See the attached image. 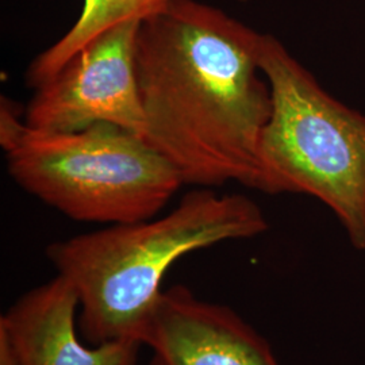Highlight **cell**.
Returning <instances> with one entry per match:
<instances>
[{
  "instance_id": "8992f818",
  "label": "cell",
  "mask_w": 365,
  "mask_h": 365,
  "mask_svg": "<svg viewBox=\"0 0 365 365\" xmlns=\"http://www.w3.org/2000/svg\"><path fill=\"white\" fill-rule=\"evenodd\" d=\"M140 341L152 351L150 365H280L235 310L180 284L161 292Z\"/></svg>"
},
{
  "instance_id": "277c9868",
  "label": "cell",
  "mask_w": 365,
  "mask_h": 365,
  "mask_svg": "<svg viewBox=\"0 0 365 365\" xmlns=\"http://www.w3.org/2000/svg\"><path fill=\"white\" fill-rule=\"evenodd\" d=\"M259 66L272 114L261 134L269 194H306L365 249V115L331 96L279 39L262 34Z\"/></svg>"
},
{
  "instance_id": "5b68a950",
  "label": "cell",
  "mask_w": 365,
  "mask_h": 365,
  "mask_svg": "<svg viewBox=\"0 0 365 365\" xmlns=\"http://www.w3.org/2000/svg\"><path fill=\"white\" fill-rule=\"evenodd\" d=\"M140 26V21H129L106 30L36 88L25 110L27 126L78 131L111 123L143 137L144 108L135 71Z\"/></svg>"
},
{
  "instance_id": "9c48e42d",
  "label": "cell",
  "mask_w": 365,
  "mask_h": 365,
  "mask_svg": "<svg viewBox=\"0 0 365 365\" xmlns=\"http://www.w3.org/2000/svg\"><path fill=\"white\" fill-rule=\"evenodd\" d=\"M0 365H21L11 339L3 327H0Z\"/></svg>"
},
{
  "instance_id": "6da1fadb",
  "label": "cell",
  "mask_w": 365,
  "mask_h": 365,
  "mask_svg": "<svg viewBox=\"0 0 365 365\" xmlns=\"http://www.w3.org/2000/svg\"><path fill=\"white\" fill-rule=\"evenodd\" d=\"M262 33L197 0H170L141 22L135 71L143 138L202 188L235 182L269 194L261 134L272 93L261 78Z\"/></svg>"
},
{
  "instance_id": "7a4b0ae2",
  "label": "cell",
  "mask_w": 365,
  "mask_h": 365,
  "mask_svg": "<svg viewBox=\"0 0 365 365\" xmlns=\"http://www.w3.org/2000/svg\"><path fill=\"white\" fill-rule=\"evenodd\" d=\"M267 229V218L248 196L202 188L185 194L165 215L57 241L46 256L57 274L76 289L78 331L86 342L140 341L176 261Z\"/></svg>"
},
{
  "instance_id": "52a82bcc",
  "label": "cell",
  "mask_w": 365,
  "mask_h": 365,
  "mask_svg": "<svg viewBox=\"0 0 365 365\" xmlns=\"http://www.w3.org/2000/svg\"><path fill=\"white\" fill-rule=\"evenodd\" d=\"M76 289L63 276L25 292L1 315L21 365H137V339L84 344L80 339Z\"/></svg>"
},
{
  "instance_id": "3957f363",
  "label": "cell",
  "mask_w": 365,
  "mask_h": 365,
  "mask_svg": "<svg viewBox=\"0 0 365 365\" xmlns=\"http://www.w3.org/2000/svg\"><path fill=\"white\" fill-rule=\"evenodd\" d=\"M0 143L16 184L68 218L106 225L157 217L180 173L144 138L111 123L45 131L1 105Z\"/></svg>"
},
{
  "instance_id": "ba28073f",
  "label": "cell",
  "mask_w": 365,
  "mask_h": 365,
  "mask_svg": "<svg viewBox=\"0 0 365 365\" xmlns=\"http://www.w3.org/2000/svg\"><path fill=\"white\" fill-rule=\"evenodd\" d=\"M170 0H84L78 22L51 48L38 54L26 71V84L38 88L56 76L66 63L106 30L140 21L163 11Z\"/></svg>"
}]
</instances>
